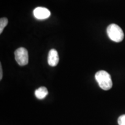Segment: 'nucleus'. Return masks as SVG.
Listing matches in <instances>:
<instances>
[{"label": "nucleus", "instance_id": "obj_7", "mask_svg": "<svg viewBox=\"0 0 125 125\" xmlns=\"http://www.w3.org/2000/svg\"><path fill=\"white\" fill-rule=\"evenodd\" d=\"M8 23V20L6 18H2L0 19V34L2 32L4 28L7 26Z\"/></svg>", "mask_w": 125, "mask_h": 125}, {"label": "nucleus", "instance_id": "obj_4", "mask_svg": "<svg viewBox=\"0 0 125 125\" xmlns=\"http://www.w3.org/2000/svg\"><path fill=\"white\" fill-rule=\"evenodd\" d=\"M34 16L38 19L43 20L48 18L51 16V12L49 9L43 7H37L34 10Z\"/></svg>", "mask_w": 125, "mask_h": 125}, {"label": "nucleus", "instance_id": "obj_3", "mask_svg": "<svg viewBox=\"0 0 125 125\" xmlns=\"http://www.w3.org/2000/svg\"><path fill=\"white\" fill-rule=\"evenodd\" d=\"M15 56L16 61L21 66L27 65L29 62L28 51L24 48H20L16 50Z\"/></svg>", "mask_w": 125, "mask_h": 125}, {"label": "nucleus", "instance_id": "obj_1", "mask_svg": "<svg viewBox=\"0 0 125 125\" xmlns=\"http://www.w3.org/2000/svg\"><path fill=\"white\" fill-rule=\"evenodd\" d=\"M95 78L99 86L104 90H108L112 87V81L110 74L107 71H98L95 75Z\"/></svg>", "mask_w": 125, "mask_h": 125}, {"label": "nucleus", "instance_id": "obj_6", "mask_svg": "<svg viewBox=\"0 0 125 125\" xmlns=\"http://www.w3.org/2000/svg\"><path fill=\"white\" fill-rule=\"evenodd\" d=\"M48 94V91L46 87L42 86L39 87L35 91V95L36 97L40 100H42L46 97V96Z\"/></svg>", "mask_w": 125, "mask_h": 125}, {"label": "nucleus", "instance_id": "obj_5", "mask_svg": "<svg viewBox=\"0 0 125 125\" xmlns=\"http://www.w3.org/2000/svg\"><path fill=\"white\" fill-rule=\"evenodd\" d=\"M59 62V57L58 52L56 49H51L48 53V62L49 65L52 67H55L58 64Z\"/></svg>", "mask_w": 125, "mask_h": 125}, {"label": "nucleus", "instance_id": "obj_2", "mask_svg": "<svg viewBox=\"0 0 125 125\" xmlns=\"http://www.w3.org/2000/svg\"><path fill=\"white\" fill-rule=\"evenodd\" d=\"M107 34L109 38L116 42L122 41L124 38V33L122 29L116 24H111L108 26Z\"/></svg>", "mask_w": 125, "mask_h": 125}, {"label": "nucleus", "instance_id": "obj_8", "mask_svg": "<svg viewBox=\"0 0 125 125\" xmlns=\"http://www.w3.org/2000/svg\"><path fill=\"white\" fill-rule=\"evenodd\" d=\"M118 123L119 125H125V115H122L119 117Z\"/></svg>", "mask_w": 125, "mask_h": 125}, {"label": "nucleus", "instance_id": "obj_9", "mask_svg": "<svg viewBox=\"0 0 125 125\" xmlns=\"http://www.w3.org/2000/svg\"><path fill=\"white\" fill-rule=\"evenodd\" d=\"M2 66H1V64H0V80H1L2 78Z\"/></svg>", "mask_w": 125, "mask_h": 125}]
</instances>
